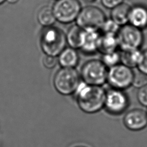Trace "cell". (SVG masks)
<instances>
[{
  "label": "cell",
  "instance_id": "4dcf8cb0",
  "mask_svg": "<svg viewBox=\"0 0 147 147\" xmlns=\"http://www.w3.org/2000/svg\"><path fill=\"white\" fill-rule=\"evenodd\" d=\"M55 1H57V0H55Z\"/></svg>",
  "mask_w": 147,
  "mask_h": 147
},
{
  "label": "cell",
  "instance_id": "ffe728a7",
  "mask_svg": "<svg viewBox=\"0 0 147 147\" xmlns=\"http://www.w3.org/2000/svg\"><path fill=\"white\" fill-rule=\"evenodd\" d=\"M121 26L118 25L116 22L111 19L106 20L100 29L101 33H111L117 34L120 29Z\"/></svg>",
  "mask_w": 147,
  "mask_h": 147
},
{
  "label": "cell",
  "instance_id": "484cf974",
  "mask_svg": "<svg viewBox=\"0 0 147 147\" xmlns=\"http://www.w3.org/2000/svg\"><path fill=\"white\" fill-rule=\"evenodd\" d=\"M6 1L9 3H11V4H14V3H17L19 0H6Z\"/></svg>",
  "mask_w": 147,
  "mask_h": 147
},
{
  "label": "cell",
  "instance_id": "5b68a950",
  "mask_svg": "<svg viewBox=\"0 0 147 147\" xmlns=\"http://www.w3.org/2000/svg\"><path fill=\"white\" fill-rule=\"evenodd\" d=\"M134 73L133 68L119 63L109 68L107 81L113 88L125 90L133 86Z\"/></svg>",
  "mask_w": 147,
  "mask_h": 147
},
{
  "label": "cell",
  "instance_id": "44dd1931",
  "mask_svg": "<svg viewBox=\"0 0 147 147\" xmlns=\"http://www.w3.org/2000/svg\"><path fill=\"white\" fill-rule=\"evenodd\" d=\"M136 96L140 104L147 107V84L138 88Z\"/></svg>",
  "mask_w": 147,
  "mask_h": 147
},
{
  "label": "cell",
  "instance_id": "8992f818",
  "mask_svg": "<svg viewBox=\"0 0 147 147\" xmlns=\"http://www.w3.org/2000/svg\"><path fill=\"white\" fill-rule=\"evenodd\" d=\"M108 70L100 60H91L84 64L81 69V77L87 84L102 86L107 81Z\"/></svg>",
  "mask_w": 147,
  "mask_h": 147
},
{
  "label": "cell",
  "instance_id": "7402d4cb",
  "mask_svg": "<svg viewBox=\"0 0 147 147\" xmlns=\"http://www.w3.org/2000/svg\"><path fill=\"white\" fill-rule=\"evenodd\" d=\"M147 84V75L138 71L137 73H134V78L133 86L139 88Z\"/></svg>",
  "mask_w": 147,
  "mask_h": 147
},
{
  "label": "cell",
  "instance_id": "6da1fadb",
  "mask_svg": "<svg viewBox=\"0 0 147 147\" xmlns=\"http://www.w3.org/2000/svg\"><path fill=\"white\" fill-rule=\"evenodd\" d=\"M75 92L79 107L86 113H96L105 106L106 92L101 86L81 83Z\"/></svg>",
  "mask_w": 147,
  "mask_h": 147
},
{
  "label": "cell",
  "instance_id": "f546056e",
  "mask_svg": "<svg viewBox=\"0 0 147 147\" xmlns=\"http://www.w3.org/2000/svg\"><path fill=\"white\" fill-rule=\"evenodd\" d=\"M90 1H95V0H90Z\"/></svg>",
  "mask_w": 147,
  "mask_h": 147
},
{
  "label": "cell",
  "instance_id": "603a6c76",
  "mask_svg": "<svg viewBox=\"0 0 147 147\" xmlns=\"http://www.w3.org/2000/svg\"><path fill=\"white\" fill-rule=\"evenodd\" d=\"M137 68L138 71L147 75V48L142 51V58Z\"/></svg>",
  "mask_w": 147,
  "mask_h": 147
},
{
  "label": "cell",
  "instance_id": "8fae6325",
  "mask_svg": "<svg viewBox=\"0 0 147 147\" xmlns=\"http://www.w3.org/2000/svg\"><path fill=\"white\" fill-rule=\"evenodd\" d=\"M128 23L141 30L147 28V6L136 3L130 6Z\"/></svg>",
  "mask_w": 147,
  "mask_h": 147
},
{
  "label": "cell",
  "instance_id": "83f0119b",
  "mask_svg": "<svg viewBox=\"0 0 147 147\" xmlns=\"http://www.w3.org/2000/svg\"><path fill=\"white\" fill-rule=\"evenodd\" d=\"M75 147H86V146H75Z\"/></svg>",
  "mask_w": 147,
  "mask_h": 147
},
{
  "label": "cell",
  "instance_id": "30bf717a",
  "mask_svg": "<svg viewBox=\"0 0 147 147\" xmlns=\"http://www.w3.org/2000/svg\"><path fill=\"white\" fill-rule=\"evenodd\" d=\"M125 126L132 131H138L147 126L146 112L144 109L134 108L127 111L123 119Z\"/></svg>",
  "mask_w": 147,
  "mask_h": 147
},
{
  "label": "cell",
  "instance_id": "2e32d148",
  "mask_svg": "<svg viewBox=\"0 0 147 147\" xmlns=\"http://www.w3.org/2000/svg\"><path fill=\"white\" fill-rule=\"evenodd\" d=\"M130 6L129 4L123 2L113 8L110 13L111 19L121 26L128 24Z\"/></svg>",
  "mask_w": 147,
  "mask_h": 147
},
{
  "label": "cell",
  "instance_id": "3957f363",
  "mask_svg": "<svg viewBox=\"0 0 147 147\" xmlns=\"http://www.w3.org/2000/svg\"><path fill=\"white\" fill-rule=\"evenodd\" d=\"M80 83L79 74L74 68H61L53 78L55 88L58 92L64 95L75 92Z\"/></svg>",
  "mask_w": 147,
  "mask_h": 147
},
{
  "label": "cell",
  "instance_id": "d6986e66",
  "mask_svg": "<svg viewBox=\"0 0 147 147\" xmlns=\"http://www.w3.org/2000/svg\"><path fill=\"white\" fill-rule=\"evenodd\" d=\"M102 61L105 64V65L109 68L114 66L121 62V51L117 50L104 53L102 56Z\"/></svg>",
  "mask_w": 147,
  "mask_h": 147
},
{
  "label": "cell",
  "instance_id": "4316f807",
  "mask_svg": "<svg viewBox=\"0 0 147 147\" xmlns=\"http://www.w3.org/2000/svg\"><path fill=\"white\" fill-rule=\"evenodd\" d=\"M6 0H0V5L2 4L5 1H6Z\"/></svg>",
  "mask_w": 147,
  "mask_h": 147
},
{
  "label": "cell",
  "instance_id": "cb8c5ba5",
  "mask_svg": "<svg viewBox=\"0 0 147 147\" xmlns=\"http://www.w3.org/2000/svg\"><path fill=\"white\" fill-rule=\"evenodd\" d=\"M58 62V59L56 56L46 55L43 59V65L45 67L51 69L55 67Z\"/></svg>",
  "mask_w": 147,
  "mask_h": 147
},
{
  "label": "cell",
  "instance_id": "5bb4252c",
  "mask_svg": "<svg viewBox=\"0 0 147 147\" xmlns=\"http://www.w3.org/2000/svg\"><path fill=\"white\" fill-rule=\"evenodd\" d=\"M85 36V30L78 25L71 26L66 34L67 42L72 48L80 49Z\"/></svg>",
  "mask_w": 147,
  "mask_h": 147
},
{
  "label": "cell",
  "instance_id": "d4e9b609",
  "mask_svg": "<svg viewBox=\"0 0 147 147\" xmlns=\"http://www.w3.org/2000/svg\"><path fill=\"white\" fill-rule=\"evenodd\" d=\"M100 1L103 6L111 9L124 2V0H100Z\"/></svg>",
  "mask_w": 147,
  "mask_h": 147
},
{
  "label": "cell",
  "instance_id": "f1b7e54d",
  "mask_svg": "<svg viewBox=\"0 0 147 147\" xmlns=\"http://www.w3.org/2000/svg\"><path fill=\"white\" fill-rule=\"evenodd\" d=\"M146 115H147V110H146Z\"/></svg>",
  "mask_w": 147,
  "mask_h": 147
},
{
  "label": "cell",
  "instance_id": "52a82bcc",
  "mask_svg": "<svg viewBox=\"0 0 147 147\" xmlns=\"http://www.w3.org/2000/svg\"><path fill=\"white\" fill-rule=\"evenodd\" d=\"M106 20L103 11L94 6H88L82 9L76 19V25L85 30H100Z\"/></svg>",
  "mask_w": 147,
  "mask_h": 147
},
{
  "label": "cell",
  "instance_id": "9a60e30c",
  "mask_svg": "<svg viewBox=\"0 0 147 147\" xmlns=\"http://www.w3.org/2000/svg\"><path fill=\"white\" fill-rule=\"evenodd\" d=\"M57 59L62 67L74 68L79 62V56L75 49L67 48L59 55Z\"/></svg>",
  "mask_w": 147,
  "mask_h": 147
},
{
  "label": "cell",
  "instance_id": "277c9868",
  "mask_svg": "<svg viewBox=\"0 0 147 147\" xmlns=\"http://www.w3.org/2000/svg\"><path fill=\"white\" fill-rule=\"evenodd\" d=\"M117 36L118 47L122 51L140 49L144 41L142 30L129 23L120 27Z\"/></svg>",
  "mask_w": 147,
  "mask_h": 147
},
{
  "label": "cell",
  "instance_id": "ba28073f",
  "mask_svg": "<svg viewBox=\"0 0 147 147\" xmlns=\"http://www.w3.org/2000/svg\"><path fill=\"white\" fill-rule=\"evenodd\" d=\"M52 9L56 20L68 24L76 19L82 7L78 0H57Z\"/></svg>",
  "mask_w": 147,
  "mask_h": 147
},
{
  "label": "cell",
  "instance_id": "ac0fdd59",
  "mask_svg": "<svg viewBox=\"0 0 147 147\" xmlns=\"http://www.w3.org/2000/svg\"><path fill=\"white\" fill-rule=\"evenodd\" d=\"M37 20L42 26H51L56 21L52 9L47 6L41 7L37 13Z\"/></svg>",
  "mask_w": 147,
  "mask_h": 147
},
{
  "label": "cell",
  "instance_id": "4fadbf2b",
  "mask_svg": "<svg viewBox=\"0 0 147 147\" xmlns=\"http://www.w3.org/2000/svg\"><path fill=\"white\" fill-rule=\"evenodd\" d=\"M119 47L117 34L101 33L98 42V51L104 54L115 51Z\"/></svg>",
  "mask_w": 147,
  "mask_h": 147
},
{
  "label": "cell",
  "instance_id": "9c48e42d",
  "mask_svg": "<svg viewBox=\"0 0 147 147\" xmlns=\"http://www.w3.org/2000/svg\"><path fill=\"white\" fill-rule=\"evenodd\" d=\"M129 103V98L124 90L113 88L106 92L104 107L109 113L119 115L126 110Z\"/></svg>",
  "mask_w": 147,
  "mask_h": 147
},
{
  "label": "cell",
  "instance_id": "7a4b0ae2",
  "mask_svg": "<svg viewBox=\"0 0 147 147\" xmlns=\"http://www.w3.org/2000/svg\"><path fill=\"white\" fill-rule=\"evenodd\" d=\"M66 36L59 28L46 27L40 38V45L46 55L57 56L65 48Z\"/></svg>",
  "mask_w": 147,
  "mask_h": 147
},
{
  "label": "cell",
  "instance_id": "e0dca14e",
  "mask_svg": "<svg viewBox=\"0 0 147 147\" xmlns=\"http://www.w3.org/2000/svg\"><path fill=\"white\" fill-rule=\"evenodd\" d=\"M142 58V51L136 49L130 51H121V62L131 68L137 67Z\"/></svg>",
  "mask_w": 147,
  "mask_h": 147
},
{
  "label": "cell",
  "instance_id": "7c38bea8",
  "mask_svg": "<svg viewBox=\"0 0 147 147\" xmlns=\"http://www.w3.org/2000/svg\"><path fill=\"white\" fill-rule=\"evenodd\" d=\"M100 34V30H85L84 42L80 49L84 53H91L96 51Z\"/></svg>",
  "mask_w": 147,
  "mask_h": 147
}]
</instances>
